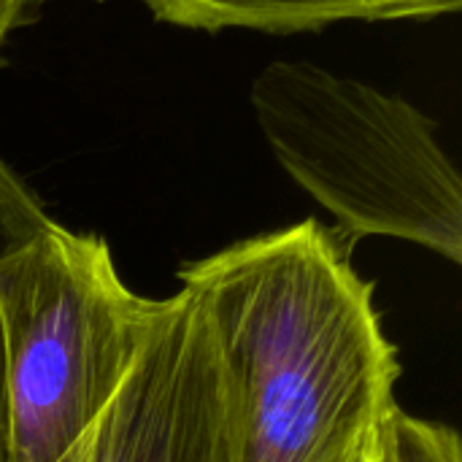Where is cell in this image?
Returning <instances> with one entry per match:
<instances>
[{
  "mask_svg": "<svg viewBox=\"0 0 462 462\" xmlns=\"http://www.w3.org/2000/svg\"><path fill=\"white\" fill-rule=\"evenodd\" d=\"M249 97L282 168L346 238H398L462 263L460 173L417 106L306 60L265 65Z\"/></svg>",
  "mask_w": 462,
  "mask_h": 462,
  "instance_id": "cell-2",
  "label": "cell"
},
{
  "mask_svg": "<svg viewBox=\"0 0 462 462\" xmlns=\"http://www.w3.org/2000/svg\"><path fill=\"white\" fill-rule=\"evenodd\" d=\"M157 309L122 282L100 236L54 219L0 257L5 462H57L87 433Z\"/></svg>",
  "mask_w": 462,
  "mask_h": 462,
  "instance_id": "cell-3",
  "label": "cell"
},
{
  "mask_svg": "<svg viewBox=\"0 0 462 462\" xmlns=\"http://www.w3.org/2000/svg\"><path fill=\"white\" fill-rule=\"evenodd\" d=\"M41 0H0V46L19 27L35 19Z\"/></svg>",
  "mask_w": 462,
  "mask_h": 462,
  "instance_id": "cell-8",
  "label": "cell"
},
{
  "mask_svg": "<svg viewBox=\"0 0 462 462\" xmlns=\"http://www.w3.org/2000/svg\"><path fill=\"white\" fill-rule=\"evenodd\" d=\"M393 462H462L455 428L406 414L401 406L390 417Z\"/></svg>",
  "mask_w": 462,
  "mask_h": 462,
  "instance_id": "cell-7",
  "label": "cell"
},
{
  "mask_svg": "<svg viewBox=\"0 0 462 462\" xmlns=\"http://www.w3.org/2000/svg\"><path fill=\"white\" fill-rule=\"evenodd\" d=\"M360 462H393V444H390V422L387 428L371 441V447L365 449V455Z\"/></svg>",
  "mask_w": 462,
  "mask_h": 462,
  "instance_id": "cell-9",
  "label": "cell"
},
{
  "mask_svg": "<svg viewBox=\"0 0 462 462\" xmlns=\"http://www.w3.org/2000/svg\"><path fill=\"white\" fill-rule=\"evenodd\" d=\"M51 217L43 211L32 189L0 160V257L32 236H38ZM0 462H5V379H3V344H0Z\"/></svg>",
  "mask_w": 462,
  "mask_h": 462,
  "instance_id": "cell-6",
  "label": "cell"
},
{
  "mask_svg": "<svg viewBox=\"0 0 462 462\" xmlns=\"http://www.w3.org/2000/svg\"><path fill=\"white\" fill-rule=\"evenodd\" d=\"M157 22L219 32H309L338 22H398L457 14L462 0H141Z\"/></svg>",
  "mask_w": 462,
  "mask_h": 462,
  "instance_id": "cell-5",
  "label": "cell"
},
{
  "mask_svg": "<svg viewBox=\"0 0 462 462\" xmlns=\"http://www.w3.org/2000/svg\"><path fill=\"white\" fill-rule=\"evenodd\" d=\"M57 462H236L225 365L189 290L160 300L122 387Z\"/></svg>",
  "mask_w": 462,
  "mask_h": 462,
  "instance_id": "cell-4",
  "label": "cell"
},
{
  "mask_svg": "<svg viewBox=\"0 0 462 462\" xmlns=\"http://www.w3.org/2000/svg\"><path fill=\"white\" fill-rule=\"evenodd\" d=\"M349 246L303 219L181 265L225 365L236 462H360L398 409V352Z\"/></svg>",
  "mask_w": 462,
  "mask_h": 462,
  "instance_id": "cell-1",
  "label": "cell"
}]
</instances>
